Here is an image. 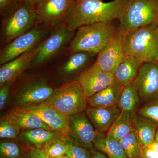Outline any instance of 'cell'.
I'll list each match as a JSON object with an SVG mask.
<instances>
[{
    "instance_id": "obj_23",
    "label": "cell",
    "mask_w": 158,
    "mask_h": 158,
    "mask_svg": "<svg viewBox=\"0 0 158 158\" xmlns=\"http://www.w3.org/2000/svg\"><path fill=\"white\" fill-rule=\"evenodd\" d=\"M94 146L95 149L109 158H127L120 141L110 138L103 133L97 132Z\"/></svg>"
},
{
    "instance_id": "obj_42",
    "label": "cell",
    "mask_w": 158,
    "mask_h": 158,
    "mask_svg": "<svg viewBox=\"0 0 158 158\" xmlns=\"http://www.w3.org/2000/svg\"><path fill=\"white\" fill-rule=\"evenodd\" d=\"M156 24L158 28V17H157V19L156 23Z\"/></svg>"
},
{
    "instance_id": "obj_11",
    "label": "cell",
    "mask_w": 158,
    "mask_h": 158,
    "mask_svg": "<svg viewBox=\"0 0 158 158\" xmlns=\"http://www.w3.org/2000/svg\"><path fill=\"white\" fill-rule=\"evenodd\" d=\"M125 32L119 31L98 54L94 62L102 70L114 76L116 69L125 57L124 41Z\"/></svg>"
},
{
    "instance_id": "obj_13",
    "label": "cell",
    "mask_w": 158,
    "mask_h": 158,
    "mask_svg": "<svg viewBox=\"0 0 158 158\" xmlns=\"http://www.w3.org/2000/svg\"><path fill=\"white\" fill-rule=\"evenodd\" d=\"M140 101L144 105L158 98V64L144 63L134 81Z\"/></svg>"
},
{
    "instance_id": "obj_44",
    "label": "cell",
    "mask_w": 158,
    "mask_h": 158,
    "mask_svg": "<svg viewBox=\"0 0 158 158\" xmlns=\"http://www.w3.org/2000/svg\"><path fill=\"white\" fill-rule=\"evenodd\" d=\"M156 63H157V64H158V59H157V60Z\"/></svg>"
},
{
    "instance_id": "obj_41",
    "label": "cell",
    "mask_w": 158,
    "mask_h": 158,
    "mask_svg": "<svg viewBox=\"0 0 158 158\" xmlns=\"http://www.w3.org/2000/svg\"><path fill=\"white\" fill-rule=\"evenodd\" d=\"M155 140H156V141H158V127L157 130L156 134L155 139Z\"/></svg>"
},
{
    "instance_id": "obj_21",
    "label": "cell",
    "mask_w": 158,
    "mask_h": 158,
    "mask_svg": "<svg viewBox=\"0 0 158 158\" xmlns=\"http://www.w3.org/2000/svg\"><path fill=\"white\" fill-rule=\"evenodd\" d=\"M123 86L114 79L110 85L88 99L90 106L106 108L117 105Z\"/></svg>"
},
{
    "instance_id": "obj_12",
    "label": "cell",
    "mask_w": 158,
    "mask_h": 158,
    "mask_svg": "<svg viewBox=\"0 0 158 158\" xmlns=\"http://www.w3.org/2000/svg\"><path fill=\"white\" fill-rule=\"evenodd\" d=\"M97 132L85 112L69 117V139L90 152L95 149L94 141Z\"/></svg>"
},
{
    "instance_id": "obj_10",
    "label": "cell",
    "mask_w": 158,
    "mask_h": 158,
    "mask_svg": "<svg viewBox=\"0 0 158 158\" xmlns=\"http://www.w3.org/2000/svg\"><path fill=\"white\" fill-rule=\"evenodd\" d=\"M56 88L45 78L37 77L28 79L22 82L15 89V104L16 108L34 106L47 100Z\"/></svg>"
},
{
    "instance_id": "obj_8",
    "label": "cell",
    "mask_w": 158,
    "mask_h": 158,
    "mask_svg": "<svg viewBox=\"0 0 158 158\" xmlns=\"http://www.w3.org/2000/svg\"><path fill=\"white\" fill-rule=\"evenodd\" d=\"M54 28L47 24H37L26 33L1 48L0 65L10 62L41 44Z\"/></svg>"
},
{
    "instance_id": "obj_9",
    "label": "cell",
    "mask_w": 158,
    "mask_h": 158,
    "mask_svg": "<svg viewBox=\"0 0 158 158\" xmlns=\"http://www.w3.org/2000/svg\"><path fill=\"white\" fill-rule=\"evenodd\" d=\"M97 56L96 54L84 51L67 52L56 62L54 78L62 84L61 86L76 81L81 74L94 64Z\"/></svg>"
},
{
    "instance_id": "obj_29",
    "label": "cell",
    "mask_w": 158,
    "mask_h": 158,
    "mask_svg": "<svg viewBox=\"0 0 158 158\" xmlns=\"http://www.w3.org/2000/svg\"><path fill=\"white\" fill-rule=\"evenodd\" d=\"M69 140L61 139L52 142L43 149L48 158H55L67 154L69 146Z\"/></svg>"
},
{
    "instance_id": "obj_35",
    "label": "cell",
    "mask_w": 158,
    "mask_h": 158,
    "mask_svg": "<svg viewBox=\"0 0 158 158\" xmlns=\"http://www.w3.org/2000/svg\"><path fill=\"white\" fill-rule=\"evenodd\" d=\"M26 158H48L44 150L29 148L25 153Z\"/></svg>"
},
{
    "instance_id": "obj_40",
    "label": "cell",
    "mask_w": 158,
    "mask_h": 158,
    "mask_svg": "<svg viewBox=\"0 0 158 158\" xmlns=\"http://www.w3.org/2000/svg\"><path fill=\"white\" fill-rule=\"evenodd\" d=\"M55 158H70L67 155H65L61 156Z\"/></svg>"
},
{
    "instance_id": "obj_7",
    "label": "cell",
    "mask_w": 158,
    "mask_h": 158,
    "mask_svg": "<svg viewBox=\"0 0 158 158\" xmlns=\"http://www.w3.org/2000/svg\"><path fill=\"white\" fill-rule=\"evenodd\" d=\"M158 16V0H130L118 19L119 31L126 32L156 24Z\"/></svg>"
},
{
    "instance_id": "obj_31",
    "label": "cell",
    "mask_w": 158,
    "mask_h": 158,
    "mask_svg": "<svg viewBox=\"0 0 158 158\" xmlns=\"http://www.w3.org/2000/svg\"><path fill=\"white\" fill-rule=\"evenodd\" d=\"M136 113L150 118L158 125V98L145 104Z\"/></svg>"
},
{
    "instance_id": "obj_22",
    "label": "cell",
    "mask_w": 158,
    "mask_h": 158,
    "mask_svg": "<svg viewBox=\"0 0 158 158\" xmlns=\"http://www.w3.org/2000/svg\"><path fill=\"white\" fill-rule=\"evenodd\" d=\"M17 126L22 131L37 128L52 130L49 126L34 114L16 108L5 116Z\"/></svg>"
},
{
    "instance_id": "obj_26",
    "label": "cell",
    "mask_w": 158,
    "mask_h": 158,
    "mask_svg": "<svg viewBox=\"0 0 158 158\" xmlns=\"http://www.w3.org/2000/svg\"><path fill=\"white\" fill-rule=\"evenodd\" d=\"M133 115L131 113L122 111L118 118L109 130L107 135L119 141L132 131Z\"/></svg>"
},
{
    "instance_id": "obj_45",
    "label": "cell",
    "mask_w": 158,
    "mask_h": 158,
    "mask_svg": "<svg viewBox=\"0 0 158 158\" xmlns=\"http://www.w3.org/2000/svg\"><path fill=\"white\" fill-rule=\"evenodd\" d=\"M100 1H103V0H100Z\"/></svg>"
},
{
    "instance_id": "obj_20",
    "label": "cell",
    "mask_w": 158,
    "mask_h": 158,
    "mask_svg": "<svg viewBox=\"0 0 158 158\" xmlns=\"http://www.w3.org/2000/svg\"><path fill=\"white\" fill-rule=\"evenodd\" d=\"M132 127L133 131L143 147L148 146L154 141L158 125L150 118L134 113Z\"/></svg>"
},
{
    "instance_id": "obj_18",
    "label": "cell",
    "mask_w": 158,
    "mask_h": 158,
    "mask_svg": "<svg viewBox=\"0 0 158 158\" xmlns=\"http://www.w3.org/2000/svg\"><path fill=\"white\" fill-rule=\"evenodd\" d=\"M68 137L44 128L22 131L19 136L20 141L24 143L29 148L44 149L52 142L67 139Z\"/></svg>"
},
{
    "instance_id": "obj_36",
    "label": "cell",
    "mask_w": 158,
    "mask_h": 158,
    "mask_svg": "<svg viewBox=\"0 0 158 158\" xmlns=\"http://www.w3.org/2000/svg\"><path fill=\"white\" fill-rule=\"evenodd\" d=\"M142 156L146 158H158V152L148 146L143 147Z\"/></svg>"
},
{
    "instance_id": "obj_37",
    "label": "cell",
    "mask_w": 158,
    "mask_h": 158,
    "mask_svg": "<svg viewBox=\"0 0 158 158\" xmlns=\"http://www.w3.org/2000/svg\"><path fill=\"white\" fill-rule=\"evenodd\" d=\"M90 152V158H109L104 154L95 149Z\"/></svg>"
},
{
    "instance_id": "obj_25",
    "label": "cell",
    "mask_w": 158,
    "mask_h": 158,
    "mask_svg": "<svg viewBox=\"0 0 158 158\" xmlns=\"http://www.w3.org/2000/svg\"><path fill=\"white\" fill-rule=\"evenodd\" d=\"M140 98L133 82L123 88L117 106L122 111L134 114L138 110Z\"/></svg>"
},
{
    "instance_id": "obj_39",
    "label": "cell",
    "mask_w": 158,
    "mask_h": 158,
    "mask_svg": "<svg viewBox=\"0 0 158 158\" xmlns=\"http://www.w3.org/2000/svg\"><path fill=\"white\" fill-rule=\"evenodd\" d=\"M148 147L155 150L157 152H158V141L155 140L153 141L152 143H151L149 145H148Z\"/></svg>"
},
{
    "instance_id": "obj_43",
    "label": "cell",
    "mask_w": 158,
    "mask_h": 158,
    "mask_svg": "<svg viewBox=\"0 0 158 158\" xmlns=\"http://www.w3.org/2000/svg\"><path fill=\"white\" fill-rule=\"evenodd\" d=\"M141 158H146V157H145L143 156H142V157Z\"/></svg>"
},
{
    "instance_id": "obj_3",
    "label": "cell",
    "mask_w": 158,
    "mask_h": 158,
    "mask_svg": "<svg viewBox=\"0 0 158 158\" xmlns=\"http://www.w3.org/2000/svg\"><path fill=\"white\" fill-rule=\"evenodd\" d=\"M126 56H131L142 64L156 62L158 59V28L156 24L145 26L125 33Z\"/></svg>"
},
{
    "instance_id": "obj_17",
    "label": "cell",
    "mask_w": 158,
    "mask_h": 158,
    "mask_svg": "<svg viewBox=\"0 0 158 158\" xmlns=\"http://www.w3.org/2000/svg\"><path fill=\"white\" fill-rule=\"evenodd\" d=\"M40 44L10 62L1 65L0 87L8 82L14 83L30 68L39 50Z\"/></svg>"
},
{
    "instance_id": "obj_30",
    "label": "cell",
    "mask_w": 158,
    "mask_h": 158,
    "mask_svg": "<svg viewBox=\"0 0 158 158\" xmlns=\"http://www.w3.org/2000/svg\"><path fill=\"white\" fill-rule=\"evenodd\" d=\"M21 130L6 116L0 120V138L2 139H15L19 138Z\"/></svg>"
},
{
    "instance_id": "obj_1",
    "label": "cell",
    "mask_w": 158,
    "mask_h": 158,
    "mask_svg": "<svg viewBox=\"0 0 158 158\" xmlns=\"http://www.w3.org/2000/svg\"><path fill=\"white\" fill-rule=\"evenodd\" d=\"M130 0H76L69 11L65 23L69 29L99 23L118 20L127 8Z\"/></svg>"
},
{
    "instance_id": "obj_2",
    "label": "cell",
    "mask_w": 158,
    "mask_h": 158,
    "mask_svg": "<svg viewBox=\"0 0 158 158\" xmlns=\"http://www.w3.org/2000/svg\"><path fill=\"white\" fill-rule=\"evenodd\" d=\"M119 30L118 20L82 26L76 30L68 52L84 51L98 55Z\"/></svg>"
},
{
    "instance_id": "obj_16",
    "label": "cell",
    "mask_w": 158,
    "mask_h": 158,
    "mask_svg": "<svg viewBox=\"0 0 158 158\" xmlns=\"http://www.w3.org/2000/svg\"><path fill=\"white\" fill-rule=\"evenodd\" d=\"M114 79V76L103 71L94 63L81 74L77 81L89 98L108 87Z\"/></svg>"
},
{
    "instance_id": "obj_38",
    "label": "cell",
    "mask_w": 158,
    "mask_h": 158,
    "mask_svg": "<svg viewBox=\"0 0 158 158\" xmlns=\"http://www.w3.org/2000/svg\"><path fill=\"white\" fill-rule=\"evenodd\" d=\"M23 2L34 6H37L43 0H22Z\"/></svg>"
},
{
    "instance_id": "obj_19",
    "label": "cell",
    "mask_w": 158,
    "mask_h": 158,
    "mask_svg": "<svg viewBox=\"0 0 158 158\" xmlns=\"http://www.w3.org/2000/svg\"><path fill=\"white\" fill-rule=\"evenodd\" d=\"M85 112L95 130L103 133L109 131L122 111L116 105L106 108L90 106L87 108Z\"/></svg>"
},
{
    "instance_id": "obj_32",
    "label": "cell",
    "mask_w": 158,
    "mask_h": 158,
    "mask_svg": "<svg viewBox=\"0 0 158 158\" xmlns=\"http://www.w3.org/2000/svg\"><path fill=\"white\" fill-rule=\"evenodd\" d=\"M22 0H0L1 19L9 16L15 10Z\"/></svg>"
},
{
    "instance_id": "obj_14",
    "label": "cell",
    "mask_w": 158,
    "mask_h": 158,
    "mask_svg": "<svg viewBox=\"0 0 158 158\" xmlns=\"http://www.w3.org/2000/svg\"><path fill=\"white\" fill-rule=\"evenodd\" d=\"M76 0H43L35 6L37 23L55 27L65 22L69 11Z\"/></svg>"
},
{
    "instance_id": "obj_27",
    "label": "cell",
    "mask_w": 158,
    "mask_h": 158,
    "mask_svg": "<svg viewBox=\"0 0 158 158\" xmlns=\"http://www.w3.org/2000/svg\"><path fill=\"white\" fill-rule=\"evenodd\" d=\"M127 158H141L143 146L133 131L119 141Z\"/></svg>"
},
{
    "instance_id": "obj_28",
    "label": "cell",
    "mask_w": 158,
    "mask_h": 158,
    "mask_svg": "<svg viewBox=\"0 0 158 158\" xmlns=\"http://www.w3.org/2000/svg\"><path fill=\"white\" fill-rule=\"evenodd\" d=\"M0 158H26V156L16 142L4 141L0 143Z\"/></svg>"
},
{
    "instance_id": "obj_4",
    "label": "cell",
    "mask_w": 158,
    "mask_h": 158,
    "mask_svg": "<svg viewBox=\"0 0 158 158\" xmlns=\"http://www.w3.org/2000/svg\"><path fill=\"white\" fill-rule=\"evenodd\" d=\"M75 31L69 29L65 22L55 27L40 44L39 50L29 69L41 68L56 63L68 52Z\"/></svg>"
},
{
    "instance_id": "obj_15",
    "label": "cell",
    "mask_w": 158,
    "mask_h": 158,
    "mask_svg": "<svg viewBox=\"0 0 158 158\" xmlns=\"http://www.w3.org/2000/svg\"><path fill=\"white\" fill-rule=\"evenodd\" d=\"M19 109L34 114L48 125L51 130L67 136L69 117L60 113L48 103L44 102L31 107Z\"/></svg>"
},
{
    "instance_id": "obj_34",
    "label": "cell",
    "mask_w": 158,
    "mask_h": 158,
    "mask_svg": "<svg viewBox=\"0 0 158 158\" xmlns=\"http://www.w3.org/2000/svg\"><path fill=\"white\" fill-rule=\"evenodd\" d=\"M13 83L8 82L3 86L0 87V109L3 110L6 106L9 96V92L11 86Z\"/></svg>"
},
{
    "instance_id": "obj_6",
    "label": "cell",
    "mask_w": 158,
    "mask_h": 158,
    "mask_svg": "<svg viewBox=\"0 0 158 158\" xmlns=\"http://www.w3.org/2000/svg\"><path fill=\"white\" fill-rule=\"evenodd\" d=\"M88 99L76 81L57 88L45 102L69 117L85 112L88 108Z\"/></svg>"
},
{
    "instance_id": "obj_33",
    "label": "cell",
    "mask_w": 158,
    "mask_h": 158,
    "mask_svg": "<svg viewBox=\"0 0 158 158\" xmlns=\"http://www.w3.org/2000/svg\"><path fill=\"white\" fill-rule=\"evenodd\" d=\"M69 149L67 155L70 158H90V152L80 145L69 140Z\"/></svg>"
},
{
    "instance_id": "obj_24",
    "label": "cell",
    "mask_w": 158,
    "mask_h": 158,
    "mask_svg": "<svg viewBox=\"0 0 158 158\" xmlns=\"http://www.w3.org/2000/svg\"><path fill=\"white\" fill-rule=\"evenodd\" d=\"M142 63L131 56H125L116 69L114 77L123 87L133 83L138 75Z\"/></svg>"
},
{
    "instance_id": "obj_5",
    "label": "cell",
    "mask_w": 158,
    "mask_h": 158,
    "mask_svg": "<svg viewBox=\"0 0 158 158\" xmlns=\"http://www.w3.org/2000/svg\"><path fill=\"white\" fill-rule=\"evenodd\" d=\"M37 24L35 7L22 1L10 15L1 19V48L26 33Z\"/></svg>"
}]
</instances>
